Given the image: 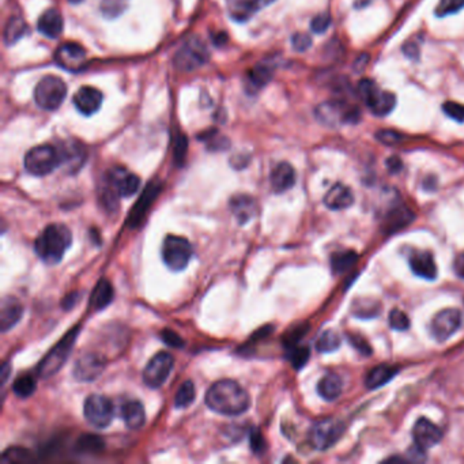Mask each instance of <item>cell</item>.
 Returning a JSON list of instances; mask_svg holds the SVG:
<instances>
[{"mask_svg":"<svg viewBox=\"0 0 464 464\" xmlns=\"http://www.w3.org/2000/svg\"><path fill=\"white\" fill-rule=\"evenodd\" d=\"M402 166H403V163H402L401 158H398V157H391L390 159H387V168L390 169L391 173L401 172Z\"/></svg>","mask_w":464,"mask_h":464,"instance_id":"cell-55","label":"cell"},{"mask_svg":"<svg viewBox=\"0 0 464 464\" xmlns=\"http://www.w3.org/2000/svg\"><path fill=\"white\" fill-rule=\"evenodd\" d=\"M343 422L334 418H325L313 423L310 430V444L317 451H325L336 444L343 434Z\"/></svg>","mask_w":464,"mask_h":464,"instance_id":"cell-8","label":"cell"},{"mask_svg":"<svg viewBox=\"0 0 464 464\" xmlns=\"http://www.w3.org/2000/svg\"><path fill=\"white\" fill-rule=\"evenodd\" d=\"M454 267H455L456 274H458L461 278H463L464 279V252L463 254H461V255L456 258Z\"/></svg>","mask_w":464,"mask_h":464,"instance_id":"cell-56","label":"cell"},{"mask_svg":"<svg viewBox=\"0 0 464 464\" xmlns=\"http://www.w3.org/2000/svg\"><path fill=\"white\" fill-rule=\"evenodd\" d=\"M86 51L75 43L61 44L54 52V61L63 70L70 72H78L86 65Z\"/></svg>","mask_w":464,"mask_h":464,"instance_id":"cell-14","label":"cell"},{"mask_svg":"<svg viewBox=\"0 0 464 464\" xmlns=\"http://www.w3.org/2000/svg\"><path fill=\"white\" fill-rule=\"evenodd\" d=\"M106 361L96 353L82 354L74 365L72 374L78 381L89 383L101 376Z\"/></svg>","mask_w":464,"mask_h":464,"instance_id":"cell-16","label":"cell"},{"mask_svg":"<svg viewBox=\"0 0 464 464\" xmlns=\"http://www.w3.org/2000/svg\"><path fill=\"white\" fill-rule=\"evenodd\" d=\"M113 297H114V290H113V286L112 283L108 281V279H101L93 293H92V297H90V305L92 308L94 310H103L112 304L113 301Z\"/></svg>","mask_w":464,"mask_h":464,"instance_id":"cell-30","label":"cell"},{"mask_svg":"<svg viewBox=\"0 0 464 464\" xmlns=\"http://www.w3.org/2000/svg\"><path fill=\"white\" fill-rule=\"evenodd\" d=\"M310 347H307V346L296 345V346L289 347V352H288L289 361L292 362L293 367L297 369V370L305 366V363L310 360Z\"/></svg>","mask_w":464,"mask_h":464,"instance_id":"cell-40","label":"cell"},{"mask_svg":"<svg viewBox=\"0 0 464 464\" xmlns=\"http://www.w3.org/2000/svg\"><path fill=\"white\" fill-rule=\"evenodd\" d=\"M341 346V336L332 331V330H327L324 331L317 342H316V349L320 352V353H331V352H335L338 350Z\"/></svg>","mask_w":464,"mask_h":464,"instance_id":"cell-38","label":"cell"},{"mask_svg":"<svg viewBox=\"0 0 464 464\" xmlns=\"http://www.w3.org/2000/svg\"><path fill=\"white\" fill-rule=\"evenodd\" d=\"M121 418L125 423V426L131 430L141 429L146 422V413L142 406V403L132 401L127 402L121 407Z\"/></svg>","mask_w":464,"mask_h":464,"instance_id":"cell-26","label":"cell"},{"mask_svg":"<svg viewBox=\"0 0 464 464\" xmlns=\"http://www.w3.org/2000/svg\"><path fill=\"white\" fill-rule=\"evenodd\" d=\"M310 330V327L307 324H303V325H299L296 327L294 330H292L290 332H288L286 338H285V346L289 349L292 346H296L299 345V342L304 338V335L307 334V331Z\"/></svg>","mask_w":464,"mask_h":464,"instance_id":"cell-49","label":"cell"},{"mask_svg":"<svg viewBox=\"0 0 464 464\" xmlns=\"http://www.w3.org/2000/svg\"><path fill=\"white\" fill-rule=\"evenodd\" d=\"M72 244L71 230L61 223L48 225L34 241V251L46 264H57Z\"/></svg>","mask_w":464,"mask_h":464,"instance_id":"cell-2","label":"cell"},{"mask_svg":"<svg viewBox=\"0 0 464 464\" xmlns=\"http://www.w3.org/2000/svg\"><path fill=\"white\" fill-rule=\"evenodd\" d=\"M36 388H37V380H36V377H33L30 374L21 376L12 384L14 394L21 399L30 398L36 392Z\"/></svg>","mask_w":464,"mask_h":464,"instance_id":"cell-36","label":"cell"},{"mask_svg":"<svg viewBox=\"0 0 464 464\" xmlns=\"http://www.w3.org/2000/svg\"><path fill=\"white\" fill-rule=\"evenodd\" d=\"M462 8H464V0H440L438 6L436 7V15L445 17V15L456 14Z\"/></svg>","mask_w":464,"mask_h":464,"instance_id":"cell-42","label":"cell"},{"mask_svg":"<svg viewBox=\"0 0 464 464\" xmlns=\"http://www.w3.org/2000/svg\"><path fill=\"white\" fill-rule=\"evenodd\" d=\"M414 219V214L410 208L405 206H398L388 211L385 215V230L387 233H394L396 230H401L402 228L407 226Z\"/></svg>","mask_w":464,"mask_h":464,"instance_id":"cell-29","label":"cell"},{"mask_svg":"<svg viewBox=\"0 0 464 464\" xmlns=\"http://www.w3.org/2000/svg\"><path fill=\"white\" fill-rule=\"evenodd\" d=\"M212 40H214V44H215V46H222V44H225V43L228 41V37H226L225 33H219V36L214 34V36H212Z\"/></svg>","mask_w":464,"mask_h":464,"instance_id":"cell-58","label":"cell"},{"mask_svg":"<svg viewBox=\"0 0 464 464\" xmlns=\"http://www.w3.org/2000/svg\"><path fill=\"white\" fill-rule=\"evenodd\" d=\"M161 339H162L168 346H170V347L181 349V347L185 346L184 339H183L179 334H176L174 331H172V330H169V328L161 331Z\"/></svg>","mask_w":464,"mask_h":464,"instance_id":"cell-50","label":"cell"},{"mask_svg":"<svg viewBox=\"0 0 464 464\" xmlns=\"http://www.w3.org/2000/svg\"><path fill=\"white\" fill-rule=\"evenodd\" d=\"M399 372V367L391 366V365H380L372 369L366 379H365V385L367 390H377L391 381L395 374Z\"/></svg>","mask_w":464,"mask_h":464,"instance_id":"cell-27","label":"cell"},{"mask_svg":"<svg viewBox=\"0 0 464 464\" xmlns=\"http://www.w3.org/2000/svg\"><path fill=\"white\" fill-rule=\"evenodd\" d=\"M230 207L240 225L248 222L256 212V202L248 195H237L230 201Z\"/></svg>","mask_w":464,"mask_h":464,"instance_id":"cell-28","label":"cell"},{"mask_svg":"<svg viewBox=\"0 0 464 464\" xmlns=\"http://www.w3.org/2000/svg\"><path fill=\"white\" fill-rule=\"evenodd\" d=\"M359 94L376 116H387L396 106V97L390 92L380 90L370 79H362L359 85Z\"/></svg>","mask_w":464,"mask_h":464,"instance_id":"cell-6","label":"cell"},{"mask_svg":"<svg viewBox=\"0 0 464 464\" xmlns=\"http://www.w3.org/2000/svg\"><path fill=\"white\" fill-rule=\"evenodd\" d=\"M206 405L214 413L236 416L251 406L248 392L233 380H219L207 391Z\"/></svg>","mask_w":464,"mask_h":464,"instance_id":"cell-1","label":"cell"},{"mask_svg":"<svg viewBox=\"0 0 464 464\" xmlns=\"http://www.w3.org/2000/svg\"><path fill=\"white\" fill-rule=\"evenodd\" d=\"M272 79V68L265 64H258L251 72H250V81L252 86L263 88Z\"/></svg>","mask_w":464,"mask_h":464,"instance_id":"cell-39","label":"cell"},{"mask_svg":"<svg viewBox=\"0 0 464 464\" xmlns=\"http://www.w3.org/2000/svg\"><path fill=\"white\" fill-rule=\"evenodd\" d=\"M342 390H343V383L338 374H327L317 384L319 395L323 399L330 401V402L338 399L342 394Z\"/></svg>","mask_w":464,"mask_h":464,"instance_id":"cell-31","label":"cell"},{"mask_svg":"<svg viewBox=\"0 0 464 464\" xmlns=\"http://www.w3.org/2000/svg\"><path fill=\"white\" fill-rule=\"evenodd\" d=\"M106 184H109L120 198H130L141 188L139 177L123 168L112 169L108 174Z\"/></svg>","mask_w":464,"mask_h":464,"instance_id":"cell-15","label":"cell"},{"mask_svg":"<svg viewBox=\"0 0 464 464\" xmlns=\"http://www.w3.org/2000/svg\"><path fill=\"white\" fill-rule=\"evenodd\" d=\"M250 445L254 454L256 455H263L267 450V443L259 429H252L250 433Z\"/></svg>","mask_w":464,"mask_h":464,"instance_id":"cell-46","label":"cell"},{"mask_svg":"<svg viewBox=\"0 0 464 464\" xmlns=\"http://www.w3.org/2000/svg\"><path fill=\"white\" fill-rule=\"evenodd\" d=\"M23 314V308L15 297H6L1 301L0 310V327L1 332H7L17 325Z\"/></svg>","mask_w":464,"mask_h":464,"instance_id":"cell-22","label":"cell"},{"mask_svg":"<svg viewBox=\"0 0 464 464\" xmlns=\"http://www.w3.org/2000/svg\"><path fill=\"white\" fill-rule=\"evenodd\" d=\"M410 267L415 275L423 279L433 281L437 278V265L430 252L425 251L413 252L410 256Z\"/></svg>","mask_w":464,"mask_h":464,"instance_id":"cell-21","label":"cell"},{"mask_svg":"<svg viewBox=\"0 0 464 464\" xmlns=\"http://www.w3.org/2000/svg\"><path fill=\"white\" fill-rule=\"evenodd\" d=\"M81 327H74L53 349L48 353V356L40 362L37 367V373L40 377L50 379L53 374H56L61 366L68 360V356L74 347V343L79 335Z\"/></svg>","mask_w":464,"mask_h":464,"instance_id":"cell-3","label":"cell"},{"mask_svg":"<svg viewBox=\"0 0 464 464\" xmlns=\"http://www.w3.org/2000/svg\"><path fill=\"white\" fill-rule=\"evenodd\" d=\"M124 8V4L121 3V0H103V4H101V10H103V14L109 18H113L119 14H121Z\"/></svg>","mask_w":464,"mask_h":464,"instance_id":"cell-51","label":"cell"},{"mask_svg":"<svg viewBox=\"0 0 464 464\" xmlns=\"http://www.w3.org/2000/svg\"><path fill=\"white\" fill-rule=\"evenodd\" d=\"M192 254V245L184 237L169 234L163 240L162 259L172 271H183L188 265Z\"/></svg>","mask_w":464,"mask_h":464,"instance_id":"cell-7","label":"cell"},{"mask_svg":"<svg viewBox=\"0 0 464 464\" xmlns=\"http://www.w3.org/2000/svg\"><path fill=\"white\" fill-rule=\"evenodd\" d=\"M296 184V172L288 162L278 163L271 172V187L274 192L283 194Z\"/></svg>","mask_w":464,"mask_h":464,"instance_id":"cell-20","label":"cell"},{"mask_svg":"<svg viewBox=\"0 0 464 464\" xmlns=\"http://www.w3.org/2000/svg\"><path fill=\"white\" fill-rule=\"evenodd\" d=\"M331 25V15L327 14V12H323V14H319L316 15L312 22H310V29L313 33H324Z\"/></svg>","mask_w":464,"mask_h":464,"instance_id":"cell-48","label":"cell"},{"mask_svg":"<svg viewBox=\"0 0 464 464\" xmlns=\"http://www.w3.org/2000/svg\"><path fill=\"white\" fill-rule=\"evenodd\" d=\"M207 56L205 44L199 39H191L176 53L174 64L181 71H194L206 63Z\"/></svg>","mask_w":464,"mask_h":464,"instance_id":"cell-11","label":"cell"},{"mask_svg":"<svg viewBox=\"0 0 464 464\" xmlns=\"http://www.w3.org/2000/svg\"><path fill=\"white\" fill-rule=\"evenodd\" d=\"M271 1L272 0H230L228 6L233 19L239 22H245L263 6Z\"/></svg>","mask_w":464,"mask_h":464,"instance_id":"cell-24","label":"cell"},{"mask_svg":"<svg viewBox=\"0 0 464 464\" xmlns=\"http://www.w3.org/2000/svg\"><path fill=\"white\" fill-rule=\"evenodd\" d=\"M187 152H188V139L184 135H179L174 143V161L179 166H181L185 161L187 157Z\"/></svg>","mask_w":464,"mask_h":464,"instance_id":"cell-45","label":"cell"},{"mask_svg":"<svg viewBox=\"0 0 464 464\" xmlns=\"http://www.w3.org/2000/svg\"><path fill=\"white\" fill-rule=\"evenodd\" d=\"M67 96V86L61 78L44 77L34 89V101L44 110H56Z\"/></svg>","mask_w":464,"mask_h":464,"instance_id":"cell-5","label":"cell"},{"mask_svg":"<svg viewBox=\"0 0 464 464\" xmlns=\"http://www.w3.org/2000/svg\"><path fill=\"white\" fill-rule=\"evenodd\" d=\"M63 17L61 14L54 10V8H51L48 11H46L40 19H39V23H37V29L39 32L48 37V39H56L63 32Z\"/></svg>","mask_w":464,"mask_h":464,"instance_id":"cell-25","label":"cell"},{"mask_svg":"<svg viewBox=\"0 0 464 464\" xmlns=\"http://www.w3.org/2000/svg\"><path fill=\"white\" fill-rule=\"evenodd\" d=\"M316 117L320 123L335 127L342 123H356L360 119V110L342 101H328L316 108Z\"/></svg>","mask_w":464,"mask_h":464,"instance_id":"cell-9","label":"cell"},{"mask_svg":"<svg viewBox=\"0 0 464 464\" xmlns=\"http://www.w3.org/2000/svg\"><path fill=\"white\" fill-rule=\"evenodd\" d=\"M444 113L458 123H464V103L447 101L443 103Z\"/></svg>","mask_w":464,"mask_h":464,"instance_id":"cell-44","label":"cell"},{"mask_svg":"<svg viewBox=\"0 0 464 464\" xmlns=\"http://www.w3.org/2000/svg\"><path fill=\"white\" fill-rule=\"evenodd\" d=\"M173 365H174V359L169 353H165V352L158 353L149 361L143 370L142 377H143L145 384L153 390L162 387L166 383L173 369Z\"/></svg>","mask_w":464,"mask_h":464,"instance_id":"cell-12","label":"cell"},{"mask_svg":"<svg viewBox=\"0 0 464 464\" xmlns=\"http://www.w3.org/2000/svg\"><path fill=\"white\" fill-rule=\"evenodd\" d=\"M462 325V313L458 310H444L437 313L432 321V335L438 341H447Z\"/></svg>","mask_w":464,"mask_h":464,"instance_id":"cell-13","label":"cell"},{"mask_svg":"<svg viewBox=\"0 0 464 464\" xmlns=\"http://www.w3.org/2000/svg\"><path fill=\"white\" fill-rule=\"evenodd\" d=\"M349 341H350V343H352V345H353L361 354L369 356V354L372 353L370 346L367 345V342H366L363 338H361L360 335H352V336H349Z\"/></svg>","mask_w":464,"mask_h":464,"instance_id":"cell-53","label":"cell"},{"mask_svg":"<svg viewBox=\"0 0 464 464\" xmlns=\"http://www.w3.org/2000/svg\"><path fill=\"white\" fill-rule=\"evenodd\" d=\"M390 324L394 330L406 331L410 327V320L405 312L394 310L390 313Z\"/></svg>","mask_w":464,"mask_h":464,"instance_id":"cell-43","label":"cell"},{"mask_svg":"<svg viewBox=\"0 0 464 464\" xmlns=\"http://www.w3.org/2000/svg\"><path fill=\"white\" fill-rule=\"evenodd\" d=\"M414 443L421 450H429L440 443L443 438L441 429L426 418L416 421L413 430Z\"/></svg>","mask_w":464,"mask_h":464,"instance_id":"cell-18","label":"cell"},{"mask_svg":"<svg viewBox=\"0 0 464 464\" xmlns=\"http://www.w3.org/2000/svg\"><path fill=\"white\" fill-rule=\"evenodd\" d=\"M32 461V454L30 451L25 450V448H19V447H14L7 450L3 456H1V462L3 463H28Z\"/></svg>","mask_w":464,"mask_h":464,"instance_id":"cell-41","label":"cell"},{"mask_svg":"<svg viewBox=\"0 0 464 464\" xmlns=\"http://www.w3.org/2000/svg\"><path fill=\"white\" fill-rule=\"evenodd\" d=\"M354 195L352 190L343 184H335L324 196V205L331 210H343L353 206Z\"/></svg>","mask_w":464,"mask_h":464,"instance_id":"cell-23","label":"cell"},{"mask_svg":"<svg viewBox=\"0 0 464 464\" xmlns=\"http://www.w3.org/2000/svg\"><path fill=\"white\" fill-rule=\"evenodd\" d=\"M10 372H11V367H10V365L6 362V363L1 366V374H0V376H1V381H3V384L7 381Z\"/></svg>","mask_w":464,"mask_h":464,"instance_id":"cell-59","label":"cell"},{"mask_svg":"<svg viewBox=\"0 0 464 464\" xmlns=\"http://www.w3.org/2000/svg\"><path fill=\"white\" fill-rule=\"evenodd\" d=\"M75 448L82 454H100L105 448V443L97 434H82L77 440Z\"/></svg>","mask_w":464,"mask_h":464,"instance_id":"cell-35","label":"cell"},{"mask_svg":"<svg viewBox=\"0 0 464 464\" xmlns=\"http://www.w3.org/2000/svg\"><path fill=\"white\" fill-rule=\"evenodd\" d=\"M376 138L383 143V145H388V146H395L399 145L403 139V137L392 130H380L376 134Z\"/></svg>","mask_w":464,"mask_h":464,"instance_id":"cell-47","label":"cell"},{"mask_svg":"<svg viewBox=\"0 0 464 464\" xmlns=\"http://www.w3.org/2000/svg\"><path fill=\"white\" fill-rule=\"evenodd\" d=\"M61 163H67L71 170H78L85 161V150L79 143H65L60 150Z\"/></svg>","mask_w":464,"mask_h":464,"instance_id":"cell-32","label":"cell"},{"mask_svg":"<svg viewBox=\"0 0 464 464\" xmlns=\"http://www.w3.org/2000/svg\"><path fill=\"white\" fill-rule=\"evenodd\" d=\"M103 100V93L99 89L93 86H82L74 96V105L82 114L92 116L99 112Z\"/></svg>","mask_w":464,"mask_h":464,"instance_id":"cell-19","label":"cell"},{"mask_svg":"<svg viewBox=\"0 0 464 464\" xmlns=\"http://www.w3.org/2000/svg\"><path fill=\"white\" fill-rule=\"evenodd\" d=\"M86 421L96 429L108 427L114 416V407L110 399L103 395H90L83 405Z\"/></svg>","mask_w":464,"mask_h":464,"instance_id":"cell-10","label":"cell"},{"mask_svg":"<svg viewBox=\"0 0 464 464\" xmlns=\"http://www.w3.org/2000/svg\"><path fill=\"white\" fill-rule=\"evenodd\" d=\"M359 255L354 251H339L331 256V267L335 274H342L356 265Z\"/></svg>","mask_w":464,"mask_h":464,"instance_id":"cell-34","label":"cell"},{"mask_svg":"<svg viewBox=\"0 0 464 464\" xmlns=\"http://www.w3.org/2000/svg\"><path fill=\"white\" fill-rule=\"evenodd\" d=\"M403 51L406 53V56L410 57V59H415L419 54V50H418V47L415 44H406L403 47Z\"/></svg>","mask_w":464,"mask_h":464,"instance_id":"cell-57","label":"cell"},{"mask_svg":"<svg viewBox=\"0 0 464 464\" xmlns=\"http://www.w3.org/2000/svg\"><path fill=\"white\" fill-rule=\"evenodd\" d=\"M292 44H293V48L297 52L308 51L312 47V39H310V34L296 33L292 37Z\"/></svg>","mask_w":464,"mask_h":464,"instance_id":"cell-52","label":"cell"},{"mask_svg":"<svg viewBox=\"0 0 464 464\" xmlns=\"http://www.w3.org/2000/svg\"><path fill=\"white\" fill-rule=\"evenodd\" d=\"M61 165V155L51 145H41L30 149L25 155V169L28 173L41 177L52 173Z\"/></svg>","mask_w":464,"mask_h":464,"instance_id":"cell-4","label":"cell"},{"mask_svg":"<svg viewBox=\"0 0 464 464\" xmlns=\"http://www.w3.org/2000/svg\"><path fill=\"white\" fill-rule=\"evenodd\" d=\"M26 22L21 17H11L4 28V43L7 46H14L26 34Z\"/></svg>","mask_w":464,"mask_h":464,"instance_id":"cell-33","label":"cell"},{"mask_svg":"<svg viewBox=\"0 0 464 464\" xmlns=\"http://www.w3.org/2000/svg\"><path fill=\"white\" fill-rule=\"evenodd\" d=\"M161 188H162V185L158 181H152V183L148 184V187L142 192V196L135 203L134 208L130 211L128 221H127V225L130 228L134 229V228H138L141 225V222L143 221L146 212L149 211V208L153 205V202L157 199V196L159 195Z\"/></svg>","mask_w":464,"mask_h":464,"instance_id":"cell-17","label":"cell"},{"mask_svg":"<svg viewBox=\"0 0 464 464\" xmlns=\"http://www.w3.org/2000/svg\"><path fill=\"white\" fill-rule=\"evenodd\" d=\"M78 300H79V293L72 292V293L67 294V296L63 299V301H61V308L64 310H71L75 305H77Z\"/></svg>","mask_w":464,"mask_h":464,"instance_id":"cell-54","label":"cell"},{"mask_svg":"<svg viewBox=\"0 0 464 464\" xmlns=\"http://www.w3.org/2000/svg\"><path fill=\"white\" fill-rule=\"evenodd\" d=\"M195 395H196V392H195L194 383L191 380L184 381L180 385V388H179L176 396H174V407L176 409H187L188 406H191L194 403Z\"/></svg>","mask_w":464,"mask_h":464,"instance_id":"cell-37","label":"cell"}]
</instances>
